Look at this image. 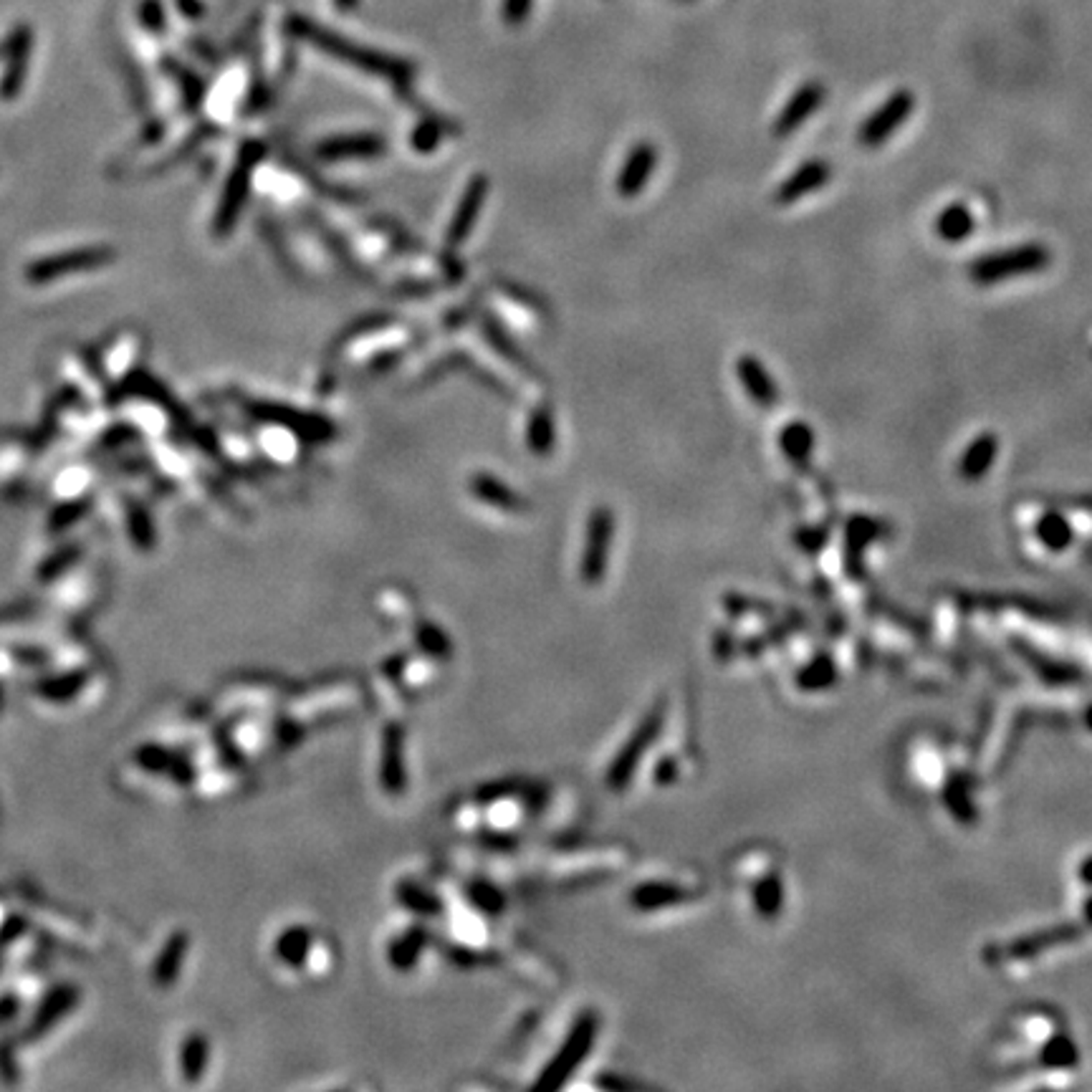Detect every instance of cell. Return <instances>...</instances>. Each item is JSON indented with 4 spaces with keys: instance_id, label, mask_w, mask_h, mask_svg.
Segmentation results:
<instances>
[{
    "instance_id": "11",
    "label": "cell",
    "mask_w": 1092,
    "mask_h": 1092,
    "mask_svg": "<svg viewBox=\"0 0 1092 1092\" xmlns=\"http://www.w3.org/2000/svg\"><path fill=\"white\" fill-rule=\"evenodd\" d=\"M999 455V437L994 432H981L979 437H974L968 448L963 450L961 461H958V476L963 481H979L984 479L986 473L992 471L994 461Z\"/></svg>"
},
{
    "instance_id": "19",
    "label": "cell",
    "mask_w": 1092,
    "mask_h": 1092,
    "mask_svg": "<svg viewBox=\"0 0 1092 1092\" xmlns=\"http://www.w3.org/2000/svg\"><path fill=\"white\" fill-rule=\"evenodd\" d=\"M437 140H440V127L432 125V122H423L413 135V144L420 152H431L437 144Z\"/></svg>"
},
{
    "instance_id": "12",
    "label": "cell",
    "mask_w": 1092,
    "mask_h": 1092,
    "mask_svg": "<svg viewBox=\"0 0 1092 1092\" xmlns=\"http://www.w3.org/2000/svg\"><path fill=\"white\" fill-rule=\"evenodd\" d=\"M387 149V144L379 140L377 135H349V137H334L326 140L324 144H319L316 154L321 160H349V157H377Z\"/></svg>"
},
{
    "instance_id": "15",
    "label": "cell",
    "mask_w": 1092,
    "mask_h": 1092,
    "mask_svg": "<svg viewBox=\"0 0 1092 1092\" xmlns=\"http://www.w3.org/2000/svg\"><path fill=\"white\" fill-rule=\"evenodd\" d=\"M609 537H612V514H609L607 508H600V511H595L590 524V551H587V564L590 567L587 569H600Z\"/></svg>"
},
{
    "instance_id": "16",
    "label": "cell",
    "mask_w": 1092,
    "mask_h": 1092,
    "mask_svg": "<svg viewBox=\"0 0 1092 1092\" xmlns=\"http://www.w3.org/2000/svg\"><path fill=\"white\" fill-rule=\"evenodd\" d=\"M554 437H556V431H554V418H551V410L549 408H539L537 413L532 415V423H529V432H526L529 448H532L537 455H549L551 450H554Z\"/></svg>"
},
{
    "instance_id": "1",
    "label": "cell",
    "mask_w": 1092,
    "mask_h": 1092,
    "mask_svg": "<svg viewBox=\"0 0 1092 1092\" xmlns=\"http://www.w3.org/2000/svg\"><path fill=\"white\" fill-rule=\"evenodd\" d=\"M289 30L294 33V36L304 38V41H309L312 46L321 48V51H326L329 56H337V59L347 61V64L357 66V69H365V72L370 74H379V77H392L397 79V82H400V79H408V66L402 64V61L390 59V56H382L377 54V51H370V48L352 46L347 38H339L334 36V33H329V30H321L319 26H314L309 19H294L289 24Z\"/></svg>"
},
{
    "instance_id": "7",
    "label": "cell",
    "mask_w": 1092,
    "mask_h": 1092,
    "mask_svg": "<svg viewBox=\"0 0 1092 1092\" xmlns=\"http://www.w3.org/2000/svg\"><path fill=\"white\" fill-rule=\"evenodd\" d=\"M822 101H825V86H822L820 82L804 84L802 89L791 96L789 104L781 109L779 117H776L774 135L776 137L794 135V132H797L799 127H802L804 122H807V119L822 107Z\"/></svg>"
},
{
    "instance_id": "13",
    "label": "cell",
    "mask_w": 1092,
    "mask_h": 1092,
    "mask_svg": "<svg viewBox=\"0 0 1092 1092\" xmlns=\"http://www.w3.org/2000/svg\"><path fill=\"white\" fill-rule=\"evenodd\" d=\"M779 445H781V453H784L794 466H807V463L812 461V450H815V432H812V428H809L807 423L794 420V423H789V426L781 431Z\"/></svg>"
},
{
    "instance_id": "9",
    "label": "cell",
    "mask_w": 1092,
    "mask_h": 1092,
    "mask_svg": "<svg viewBox=\"0 0 1092 1092\" xmlns=\"http://www.w3.org/2000/svg\"><path fill=\"white\" fill-rule=\"evenodd\" d=\"M486 196H489V178H484V175L473 178L471 185L466 188V193H463L461 205L455 207L453 223H450V231H448L450 246H461V243L471 236L473 225H476V218H479Z\"/></svg>"
},
{
    "instance_id": "10",
    "label": "cell",
    "mask_w": 1092,
    "mask_h": 1092,
    "mask_svg": "<svg viewBox=\"0 0 1092 1092\" xmlns=\"http://www.w3.org/2000/svg\"><path fill=\"white\" fill-rule=\"evenodd\" d=\"M736 374L744 384V390L749 392L751 400L764 410H772L779 402V390L774 382L772 374L767 373V367L762 365V360L754 355H744L736 365Z\"/></svg>"
},
{
    "instance_id": "21",
    "label": "cell",
    "mask_w": 1092,
    "mask_h": 1092,
    "mask_svg": "<svg viewBox=\"0 0 1092 1092\" xmlns=\"http://www.w3.org/2000/svg\"><path fill=\"white\" fill-rule=\"evenodd\" d=\"M337 6L342 8V11H352V8L357 6V0H337Z\"/></svg>"
},
{
    "instance_id": "6",
    "label": "cell",
    "mask_w": 1092,
    "mask_h": 1092,
    "mask_svg": "<svg viewBox=\"0 0 1092 1092\" xmlns=\"http://www.w3.org/2000/svg\"><path fill=\"white\" fill-rule=\"evenodd\" d=\"M833 178V167L827 165L825 160H807L804 165H799L794 170V175L784 180L776 190V202L779 205H794L802 198L812 196L817 190L825 188Z\"/></svg>"
},
{
    "instance_id": "8",
    "label": "cell",
    "mask_w": 1092,
    "mask_h": 1092,
    "mask_svg": "<svg viewBox=\"0 0 1092 1092\" xmlns=\"http://www.w3.org/2000/svg\"><path fill=\"white\" fill-rule=\"evenodd\" d=\"M656 167H658L656 144L640 143L638 147L627 154L625 165H622L620 175H617V193H620L622 198H635L638 193H643V188L648 185V180L653 178Z\"/></svg>"
},
{
    "instance_id": "2",
    "label": "cell",
    "mask_w": 1092,
    "mask_h": 1092,
    "mask_svg": "<svg viewBox=\"0 0 1092 1092\" xmlns=\"http://www.w3.org/2000/svg\"><path fill=\"white\" fill-rule=\"evenodd\" d=\"M1050 266V251L1042 243H1024L1009 251H997L976 259L968 266V278L979 286L1002 284L1006 278L1039 273Z\"/></svg>"
},
{
    "instance_id": "4",
    "label": "cell",
    "mask_w": 1092,
    "mask_h": 1092,
    "mask_svg": "<svg viewBox=\"0 0 1092 1092\" xmlns=\"http://www.w3.org/2000/svg\"><path fill=\"white\" fill-rule=\"evenodd\" d=\"M259 157H260L259 144H246V147H243L241 157H238L236 170H233L231 180H228V185H225L223 198H220L218 213H215L213 228H215V233H218V236L231 233V228L236 225L238 213H241V207H243V201H246V196H249L251 172H254Z\"/></svg>"
},
{
    "instance_id": "14",
    "label": "cell",
    "mask_w": 1092,
    "mask_h": 1092,
    "mask_svg": "<svg viewBox=\"0 0 1092 1092\" xmlns=\"http://www.w3.org/2000/svg\"><path fill=\"white\" fill-rule=\"evenodd\" d=\"M974 231H976V218L963 202H956V205H948L946 210H941L939 220H936V233H939V238H944L946 243L966 241Z\"/></svg>"
},
{
    "instance_id": "17",
    "label": "cell",
    "mask_w": 1092,
    "mask_h": 1092,
    "mask_svg": "<svg viewBox=\"0 0 1092 1092\" xmlns=\"http://www.w3.org/2000/svg\"><path fill=\"white\" fill-rule=\"evenodd\" d=\"M471 489H473V493H476V496L484 498V501L496 503L498 508H508V511H514V508L521 506V498L516 496L514 490H508L506 486L501 484V481H496L493 476H486V473H479V476L473 479Z\"/></svg>"
},
{
    "instance_id": "5",
    "label": "cell",
    "mask_w": 1092,
    "mask_h": 1092,
    "mask_svg": "<svg viewBox=\"0 0 1092 1092\" xmlns=\"http://www.w3.org/2000/svg\"><path fill=\"white\" fill-rule=\"evenodd\" d=\"M915 109V96L910 91H895L891 99H886V104L862 122L857 140L865 149H878L903 127L905 119L913 114Z\"/></svg>"
},
{
    "instance_id": "18",
    "label": "cell",
    "mask_w": 1092,
    "mask_h": 1092,
    "mask_svg": "<svg viewBox=\"0 0 1092 1092\" xmlns=\"http://www.w3.org/2000/svg\"><path fill=\"white\" fill-rule=\"evenodd\" d=\"M1037 532H1039V539H1042L1050 549H1064L1069 539H1072L1069 524L1063 519V516L1057 514H1050L1039 521Z\"/></svg>"
},
{
    "instance_id": "3",
    "label": "cell",
    "mask_w": 1092,
    "mask_h": 1092,
    "mask_svg": "<svg viewBox=\"0 0 1092 1092\" xmlns=\"http://www.w3.org/2000/svg\"><path fill=\"white\" fill-rule=\"evenodd\" d=\"M117 259L112 249L107 246H91V249H74L64 251V254L46 256V259H36L26 268V278L33 286L51 284L61 276H72V273L84 271H96V268L109 266Z\"/></svg>"
},
{
    "instance_id": "20",
    "label": "cell",
    "mask_w": 1092,
    "mask_h": 1092,
    "mask_svg": "<svg viewBox=\"0 0 1092 1092\" xmlns=\"http://www.w3.org/2000/svg\"><path fill=\"white\" fill-rule=\"evenodd\" d=\"M529 6H532V0H506L503 16L508 19V24H519L524 19V13H529Z\"/></svg>"
}]
</instances>
